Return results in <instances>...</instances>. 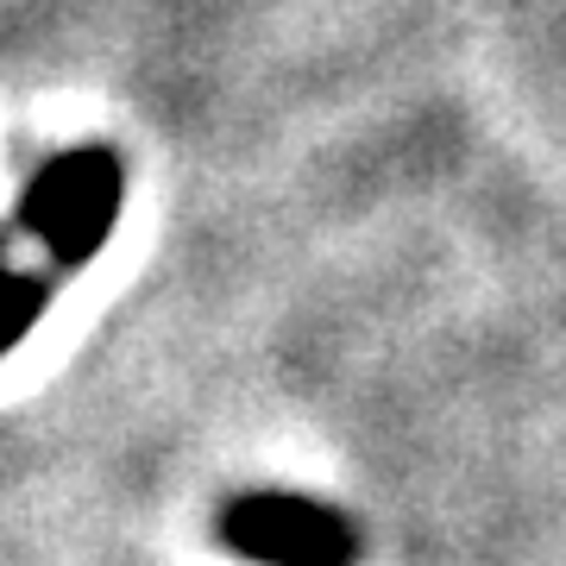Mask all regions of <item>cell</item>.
Masks as SVG:
<instances>
[{
  "label": "cell",
  "instance_id": "2",
  "mask_svg": "<svg viewBox=\"0 0 566 566\" xmlns=\"http://www.w3.org/2000/svg\"><path fill=\"white\" fill-rule=\"evenodd\" d=\"M221 547L259 566H353L359 528L353 516L296 497V491H245L221 510Z\"/></svg>",
  "mask_w": 566,
  "mask_h": 566
},
{
  "label": "cell",
  "instance_id": "1",
  "mask_svg": "<svg viewBox=\"0 0 566 566\" xmlns=\"http://www.w3.org/2000/svg\"><path fill=\"white\" fill-rule=\"evenodd\" d=\"M120 164L107 151H63L32 177L20 202V227L57 264H88L120 221Z\"/></svg>",
  "mask_w": 566,
  "mask_h": 566
},
{
  "label": "cell",
  "instance_id": "3",
  "mask_svg": "<svg viewBox=\"0 0 566 566\" xmlns=\"http://www.w3.org/2000/svg\"><path fill=\"white\" fill-rule=\"evenodd\" d=\"M39 315H44V283L0 252V359L39 327Z\"/></svg>",
  "mask_w": 566,
  "mask_h": 566
}]
</instances>
